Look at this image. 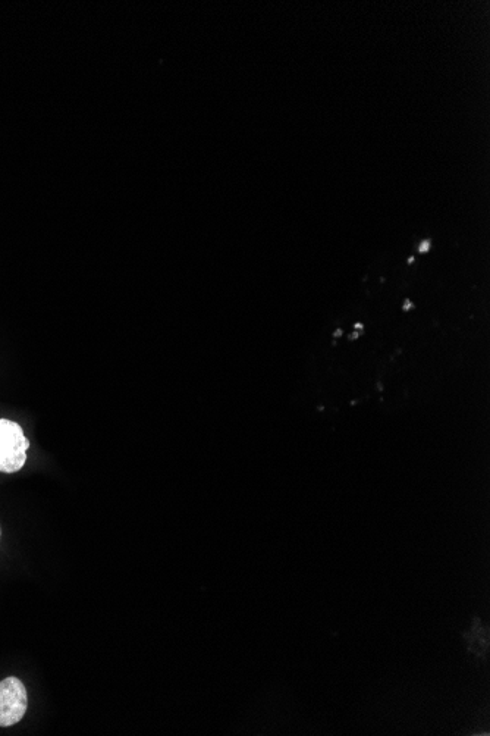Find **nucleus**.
I'll return each mask as SVG.
<instances>
[{"label":"nucleus","instance_id":"obj_5","mask_svg":"<svg viewBox=\"0 0 490 736\" xmlns=\"http://www.w3.org/2000/svg\"><path fill=\"white\" fill-rule=\"evenodd\" d=\"M361 333H358V331H354L353 334H350V340H357L358 337H360Z\"/></svg>","mask_w":490,"mask_h":736},{"label":"nucleus","instance_id":"obj_2","mask_svg":"<svg viewBox=\"0 0 490 736\" xmlns=\"http://www.w3.org/2000/svg\"><path fill=\"white\" fill-rule=\"evenodd\" d=\"M28 709V694L24 682L15 676L0 681V728L17 725Z\"/></svg>","mask_w":490,"mask_h":736},{"label":"nucleus","instance_id":"obj_8","mask_svg":"<svg viewBox=\"0 0 490 736\" xmlns=\"http://www.w3.org/2000/svg\"><path fill=\"white\" fill-rule=\"evenodd\" d=\"M0 535H2V531H0Z\"/></svg>","mask_w":490,"mask_h":736},{"label":"nucleus","instance_id":"obj_7","mask_svg":"<svg viewBox=\"0 0 490 736\" xmlns=\"http://www.w3.org/2000/svg\"><path fill=\"white\" fill-rule=\"evenodd\" d=\"M334 335L335 337H342V330H336Z\"/></svg>","mask_w":490,"mask_h":736},{"label":"nucleus","instance_id":"obj_3","mask_svg":"<svg viewBox=\"0 0 490 736\" xmlns=\"http://www.w3.org/2000/svg\"><path fill=\"white\" fill-rule=\"evenodd\" d=\"M430 247H432V241L423 240L422 243L419 244V252L420 253L430 252Z\"/></svg>","mask_w":490,"mask_h":736},{"label":"nucleus","instance_id":"obj_4","mask_svg":"<svg viewBox=\"0 0 490 736\" xmlns=\"http://www.w3.org/2000/svg\"><path fill=\"white\" fill-rule=\"evenodd\" d=\"M414 309V303L411 302L410 299L405 300L404 306H402V310H405V312H408V310Z\"/></svg>","mask_w":490,"mask_h":736},{"label":"nucleus","instance_id":"obj_6","mask_svg":"<svg viewBox=\"0 0 490 736\" xmlns=\"http://www.w3.org/2000/svg\"><path fill=\"white\" fill-rule=\"evenodd\" d=\"M354 328H356V330L358 331V333H360V331H363L364 330V327L361 324L354 325Z\"/></svg>","mask_w":490,"mask_h":736},{"label":"nucleus","instance_id":"obj_1","mask_svg":"<svg viewBox=\"0 0 490 736\" xmlns=\"http://www.w3.org/2000/svg\"><path fill=\"white\" fill-rule=\"evenodd\" d=\"M30 440L24 429L11 419L0 418V472L17 474L27 463Z\"/></svg>","mask_w":490,"mask_h":736}]
</instances>
